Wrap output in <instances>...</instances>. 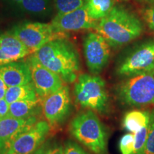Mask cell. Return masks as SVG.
<instances>
[{
    "mask_svg": "<svg viewBox=\"0 0 154 154\" xmlns=\"http://www.w3.org/2000/svg\"><path fill=\"white\" fill-rule=\"evenodd\" d=\"M33 54L42 64L59 75L66 84L76 82L79 75V56L68 38L48 42Z\"/></svg>",
    "mask_w": 154,
    "mask_h": 154,
    "instance_id": "obj_1",
    "label": "cell"
},
{
    "mask_svg": "<svg viewBox=\"0 0 154 154\" xmlns=\"http://www.w3.org/2000/svg\"><path fill=\"white\" fill-rule=\"evenodd\" d=\"M94 30L101 35L111 47L126 45L141 35V21L131 11L121 6H114L104 17L98 21Z\"/></svg>",
    "mask_w": 154,
    "mask_h": 154,
    "instance_id": "obj_2",
    "label": "cell"
},
{
    "mask_svg": "<svg viewBox=\"0 0 154 154\" xmlns=\"http://www.w3.org/2000/svg\"><path fill=\"white\" fill-rule=\"evenodd\" d=\"M69 133L94 154H108L109 132L94 111L79 113L71 121Z\"/></svg>",
    "mask_w": 154,
    "mask_h": 154,
    "instance_id": "obj_3",
    "label": "cell"
},
{
    "mask_svg": "<svg viewBox=\"0 0 154 154\" xmlns=\"http://www.w3.org/2000/svg\"><path fill=\"white\" fill-rule=\"evenodd\" d=\"M123 79L115 88L119 102L136 107L154 104V71Z\"/></svg>",
    "mask_w": 154,
    "mask_h": 154,
    "instance_id": "obj_4",
    "label": "cell"
},
{
    "mask_svg": "<svg viewBox=\"0 0 154 154\" xmlns=\"http://www.w3.org/2000/svg\"><path fill=\"white\" fill-rule=\"evenodd\" d=\"M74 96L76 103L82 109L100 113H106L109 109V98L105 81L98 75H79L74 84Z\"/></svg>",
    "mask_w": 154,
    "mask_h": 154,
    "instance_id": "obj_5",
    "label": "cell"
},
{
    "mask_svg": "<svg viewBox=\"0 0 154 154\" xmlns=\"http://www.w3.org/2000/svg\"><path fill=\"white\" fill-rule=\"evenodd\" d=\"M154 71V39L142 42L119 59L116 66L117 76L124 78Z\"/></svg>",
    "mask_w": 154,
    "mask_h": 154,
    "instance_id": "obj_6",
    "label": "cell"
},
{
    "mask_svg": "<svg viewBox=\"0 0 154 154\" xmlns=\"http://www.w3.org/2000/svg\"><path fill=\"white\" fill-rule=\"evenodd\" d=\"M10 32L26 46L31 54L52 40L68 38V33L58 32L51 23L26 22L16 26Z\"/></svg>",
    "mask_w": 154,
    "mask_h": 154,
    "instance_id": "obj_7",
    "label": "cell"
},
{
    "mask_svg": "<svg viewBox=\"0 0 154 154\" xmlns=\"http://www.w3.org/2000/svg\"><path fill=\"white\" fill-rule=\"evenodd\" d=\"M83 51L86 66L91 74L99 75L109 63L111 46L97 32H89L84 36Z\"/></svg>",
    "mask_w": 154,
    "mask_h": 154,
    "instance_id": "obj_8",
    "label": "cell"
},
{
    "mask_svg": "<svg viewBox=\"0 0 154 154\" xmlns=\"http://www.w3.org/2000/svg\"><path fill=\"white\" fill-rule=\"evenodd\" d=\"M72 97L68 86L44 98L42 103V113L51 126L63 124L72 111Z\"/></svg>",
    "mask_w": 154,
    "mask_h": 154,
    "instance_id": "obj_9",
    "label": "cell"
},
{
    "mask_svg": "<svg viewBox=\"0 0 154 154\" xmlns=\"http://www.w3.org/2000/svg\"><path fill=\"white\" fill-rule=\"evenodd\" d=\"M51 126L46 120H38L15 139L5 154H33L47 139Z\"/></svg>",
    "mask_w": 154,
    "mask_h": 154,
    "instance_id": "obj_10",
    "label": "cell"
},
{
    "mask_svg": "<svg viewBox=\"0 0 154 154\" xmlns=\"http://www.w3.org/2000/svg\"><path fill=\"white\" fill-rule=\"evenodd\" d=\"M26 61L30 67L32 82L39 98L44 99L63 86L64 82L61 77L42 64L33 54Z\"/></svg>",
    "mask_w": 154,
    "mask_h": 154,
    "instance_id": "obj_11",
    "label": "cell"
},
{
    "mask_svg": "<svg viewBox=\"0 0 154 154\" xmlns=\"http://www.w3.org/2000/svg\"><path fill=\"white\" fill-rule=\"evenodd\" d=\"M98 21L94 20L88 14L86 5L70 13L57 14L51 24L58 32H76L85 29H94Z\"/></svg>",
    "mask_w": 154,
    "mask_h": 154,
    "instance_id": "obj_12",
    "label": "cell"
},
{
    "mask_svg": "<svg viewBox=\"0 0 154 154\" xmlns=\"http://www.w3.org/2000/svg\"><path fill=\"white\" fill-rule=\"evenodd\" d=\"M38 121L37 116L18 119L7 116L0 119V154H5L18 136Z\"/></svg>",
    "mask_w": 154,
    "mask_h": 154,
    "instance_id": "obj_13",
    "label": "cell"
},
{
    "mask_svg": "<svg viewBox=\"0 0 154 154\" xmlns=\"http://www.w3.org/2000/svg\"><path fill=\"white\" fill-rule=\"evenodd\" d=\"M30 54L26 46L10 31L0 35V65L19 61Z\"/></svg>",
    "mask_w": 154,
    "mask_h": 154,
    "instance_id": "obj_14",
    "label": "cell"
},
{
    "mask_svg": "<svg viewBox=\"0 0 154 154\" xmlns=\"http://www.w3.org/2000/svg\"><path fill=\"white\" fill-rule=\"evenodd\" d=\"M0 76L7 87L16 86L32 82V74L26 61H17L0 65Z\"/></svg>",
    "mask_w": 154,
    "mask_h": 154,
    "instance_id": "obj_15",
    "label": "cell"
},
{
    "mask_svg": "<svg viewBox=\"0 0 154 154\" xmlns=\"http://www.w3.org/2000/svg\"><path fill=\"white\" fill-rule=\"evenodd\" d=\"M39 98L15 101L9 104L8 116L18 119H27L38 116L42 111Z\"/></svg>",
    "mask_w": 154,
    "mask_h": 154,
    "instance_id": "obj_16",
    "label": "cell"
},
{
    "mask_svg": "<svg viewBox=\"0 0 154 154\" xmlns=\"http://www.w3.org/2000/svg\"><path fill=\"white\" fill-rule=\"evenodd\" d=\"M150 111L131 110L127 111L123 118V127L130 133L137 132L142 128L149 125Z\"/></svg>",
    "mask_w": 154,
    "mask_h": 154,
    "instance_id": "obj_17",
    "label": "cell"
},
{
    "mask_svg": "<svg viewBox=\"0 0 154 154\" xmlns=\"http://www.w3.org/2000/svg\"><path fill=\"white\" fill-rule=\"evenodd\" d=\"M37 98L39 97L36 94L32 82L24 85L8 87L5 96V101L9 104H11L15 101Z\"/></svg>",
    "mask_w": 154,
    "mask_h": 154,
    "instance_id": "obj_18",
    "label": "cell"
},
{
    "mask_svg": "<svg viewBox=\"0 0 154 154\" xmlns=\"http://www.w3.org/2000/svg\"><path fill=\"white\" fill-rule=\"evenodd\" d=\"M115 0H86L85 5L89 16L99 21L114 7Z\"/></svg>",
    "mask_w": 154,
    "mask_h": 154,
    "instance_id": "obj_19",
    "label": "cell"
},
{
    "mask_svg": "<svg viewBox=\"0 0 154 154\" xmlns=\"http://www.w3.org/2000/svg\"><path fill=\"white\" fill-rule=\"evenodd\" d=\"M49 0H21L17 4L24 11L32 14H42L47 11Z\"/></svg>",
    "mask_w": 154,
    "mask_h": 154,
    "instance_id": "obj_20",
    "label": "cell"
},
{
    "mask_svg": "<svg viewBox=\"0 0 154 154\" xmlns=\"http://www.w3.org/2000/svg\"><path fill=\"white\" fill-rule=\"evenodd\" d=\"M86 0H54V6L59 15L70 13L85 5Z\"/></svg>",
    "mask_w": 154,
    "mask_h": 154,
    "instance_id": "obj_21",
    "label": "cell"
},
{
    "mask_svg": "<svg viewBox=\"0 0 154 154\" xmlns=\"http://www.w3.org/2000/svg\"><path fill=\"white\" fill-rule=\"evenodd\" d=\"M33 154H65L62 144L55 140H45Z\"/></svg>",
    "mask_w": 154,
    "mask_h": 154,
    "instance_id": "obj_22",
    "label": "cell"
},
{
    "mask_svg": "<svg viewBox=\"0 0 154 154\" xmlns=\"http://www.w3.org/2000/svg\"><path fill=\"white\" fill-rule=\"evenodd\" d=\"M149 131V125L134 133V148L131 154H142Z\"/></svg>",
    "mask_w": 154,
    "mask_h": 154,
    "instance_id": "obj_23",
    "label": "cell"
},
{
    "mask_svg": "<svg viewBox=\"0 0 154 154\" xmlns=\"http://www.w3.org/2000/svg\"><path fill=\"white\" fill-rule=\"evenodd\" d=\"M142 154H154V109L150 111L149 131Z\"/></svg>",
    "mask_w": 154,
    "mask_h": 154,
    "instance_id": "obj_24",
    "label": "cell"
},
{
    "mask_svg": "<svg viewBox=\"0 0 154 154\" xmlns=\"http://www.w3.org/2000/svg\"><path fill=\"white\" fill-rule=\"evenodd\" d=\"M119 146L121 154H131L134 148V134H124L119 140Z\"/></svg>",
    "mask_w": 154,
    "mask_h": 154,
    "instance_id": "obj_25",
    "label": "cell"
},
{
    "mask_svg": "<svg viewBox=\"0 0 154 154\" xmlns=\"http://www.w3.org/2000/svg\"><path fill=\"white\" fill-rule=\"evenodd\" d=\"M63 147L65 154H89L82 146L72 140H67Z\"/></svg>",
    "mask_w": 154,
    "mask_h": 154,
    "instance_id": "obj_26",
    "label": "cell"
},
{
    "mask_svg": "<svg viewBox=\"0 0 154 154\" xmlns=\"http://www.w3.org/2000/svg\"><path fill=\"white\" fill-rule=\"evenodd\" d=\"M142 14L146 24L154 32V5H148L143 10Z\"/></svg>",
    "mask_w": 154,
    "mask_h": 154,
    "instance_id": "obj_27",
    "label": "cell"
},
{
    "mask_svg": "<svg viewBox=\"0 0 154 154\" xmlns=\"http://www.w3.org/2000/svg\"><path fill=\"white\" fill-rule=\"evenodd\" d=\"M9 107V104L5 99H0V119L8 116Z\"/></svg>",
    "mask_w": 154,
    "mask_h": 154,
    "instance_id": "obj_28",
    "label": "cell"
},
{
    "mask_svg": "<svg viewBox=\"0 0 154 154\" xmlns=\"http://www.w3.org/2000/svg\"><path fill=\"white\" fill-rule=\"evenodd\" d=\"M8 87L6 85V84L4 82L2 78L0 76V99H5V96L7 92V90Z\"/></svg>",
    "mask_w": 154,
    "mask_h": 154,
    "instance_id": "obj_29",
    "label": "cell"
},
{
    "mask_svg": "<svg viewBox=\"0 0 154 154\" xmlns=\"http://www.w3.org/2000/svg\"><path fill=\"white\" fill-rule=\"evenodd\" d=\"M131 1H134L136 2L143 4V5H154V0H131Z\"/></svg>",
    "mask_w": 154,
    "mask_h": 154,
    "instance_id": "obj_30",
    "label": "cell"
},
{
    "mask_svg": "<svg viewBox=\"0 0 154 154\" xmlns=\"http://www.w3.org/2000/svg\"><path fill=\"white\" fill-rule=\"evenodd\" d=\"M11 1H12V2H15V3L18 4L19 2L21 1V0H11Z\"/></svg>",
    "mask_w": 154,
    "mask_h": 154,
    "instance_id": "obj_31",
    "label": "cell"
}]
</instances>
